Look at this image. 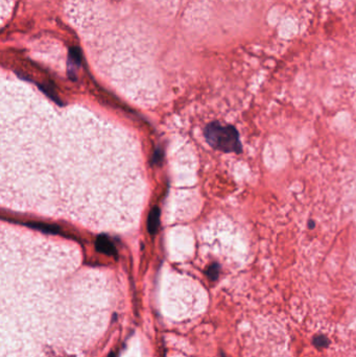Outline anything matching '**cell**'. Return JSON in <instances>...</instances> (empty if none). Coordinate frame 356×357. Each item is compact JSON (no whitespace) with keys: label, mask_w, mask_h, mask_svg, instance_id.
I'll return each mask as SVG.
<instances>
[{"label":"cell","mask_w":356,"mask_h":357,"mask_svg":"<svg viewBox=\"0 0 356 357\" xmlns=\"http://www.w3.org/2000/svg\"><path fill=\"white\" fill-rule=\"evenodd\" d=\"M2 199L15 209L124 228L143 202L135 142L85 111L3 103Z\"/></svg>","instance_id":"cell-1"},{"label":"cell","mask_w":356,"mask_h":357,"mask_svg":"<svg viewBox=\"0 0 356 357\" xmlns=\"http://www.w3.org/2000/svg\"><path fill=\"white\" fill-rule=\"evenodd\" d=\"M205 136L209 144L226 153H240L241 143L236 129L232 125L211 123L206 129Z\"/></svg>","instance_id":"cell-2"},{"label":"cell","mask_w":356,"mask_h":357,"mask_svg":"<svg viewBox=\"0 0 356 357\" xmlns=\"http://www.w3.org/2000/svg\"><path fill=\"white\" fill-rule=\"evenodd\" d=\"M99 245H100V251L106 252V253L110 254L111 252L113 251L110 242L108 240H106V239H100L99 240Z\"/></svg>","instance_id":"cell-3"},{"label":"cell","mask_w":356,"mask_h":357,"mask_svg":"<svg viewBox=\"0 0 356 357\" xmlns=\"http://www.w3.org/2000/svg\"><path fill=\"white\" fill-rule=\"evenodd\" d=\"M208 276L210 277L212 280L216 279L217 276H218V270H217V267L216 266H213L210 268V270L208 271Z\"/></svg>","instance_id":"cell-4"},{"label":"cell","mask_w":356,"mask_h":357,"mask_svg":"<svg viewBox=\"0 0 356 357\" xmlns=\"http://www.w3.org/2000/svg\"><path fill=\"white\" fill-rule=\"evenodd\" d=\"M327 342V340L325 339V338H323V337H321V338H319V339H317L316 340V344H319V346L320 347H324V346H326V343Z\"/></svg>","instance_id":"cell-5"},{"label":"cell","mask_w":356,"mask_h":357,"mask_svg":"<svg viewBox=\"0 0 356 357\" xmlns=\"http://www.w3.org/2000/svg\"><path fill=\"white\" fill-rule=\"evenodd\" d=\"M108 357H116V355H115V353L112 352V353H110V355Z\"/></svg>","instance_id":"cell-6"}]
</instances>
